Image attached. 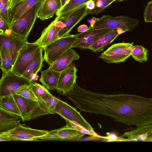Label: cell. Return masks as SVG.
Instances as JSON below:
<instances>
[{
	"label": "cell",
	"mask_w": 152,
	"mask_h": 152,
	"mask_svg": "<svg viewBox=\"0 0 152 152\" xmlns=\"http://www.w3.org/2000/svg\"><path fill=\"white\" fill-rule=\"evenodd\" d=\"M86 5L87 8L88 10H93L95 7V4L93 0H91L88 1L86 3Z\"/></svg>",
	"instance_id": "8d00e7d4"
},
{
	"label": "cell",
	"mask_w": 152,
	"mask_h": 152,
	"mask_svg": "<svg viewBox=\"0 0 152 152\" xmlns=\"http://www.w3.org/2000/svg\"><path fill=\"white\" fill-rule=\"evenodd\" d=\"M80 111L102 114L115 121L140 126L152 124V100L137 95L96 93L74 84L66 94Z\"/></svg>",
	"instance_id": "6da1fadb"
},
{
	"label": "cell",
	"mask_w": 152,
	"mask_h": 152,
	"mask_svg": "<svg viewBox=\"0 0 152 152\" xmlns=\"http://www.w3.org/2000/svg\"><path fill=\"white\" fill-rule=\"evenodd\" d=\"M41 48L34 42H28L19 51L12 71L15 74L22 76Z\"/></svg>",
	"instance_id": "52a82bcc"
},
{
	"label": "cell",
	"mask_w": 152,
	"mask_h": 152,
	"mask_svg": "<svg viewBox=\"0 0 152 152\" xmlns=\"http://www.w3.org/2000/svg\"><path fill=\"white\" fill-rule=\"evenodd\" d=\"M77 71L72 62L63 71L60 72L56 90L64 95L71 90L76 83Z\"/></svg>",
	"instance_id": "9a60e30c"
},
{
	"label": "cell",
	"mask_w": 152,
	"mask_h": 152,
	"mask_svg": "<svg viewBox=\"0 0 152 152\" xmlns=\"http://www.w3.org/2000/svg\"><path fill=\"white\" fill-rule=\"evenodd\" d=\"M143 18L145 22H152V0L148 1L145 7L143 14Z\"/></svg>",
	"instance_id": "d6a6232c"
},
{
	"label": "cell",
	"mask_w": 152,
	"mask_h": 152,
	"mask_svg": "<svg viewBox=\"0 0 152 152\" xmlns=\"http://www.w3.org/2000/svg\"><path fill=\"white\" fill-rule=\"evenodd\" d=\"M27 39L9 29L5 33L0 34V49L6 50L16 61L19 51L28 42Z\"/></svg>",
	"instance_id": "ba28073f"
},
{
	"label": "cell",
	"mask_w": 152,
	"mask_h": 152,
	"mask_svg": "<svg viewBox=\"0 0 152 152\" xmlns=\"http://www.w3.org/2000/svg\"><path fill=\"white\" fill-rule=\"evenodd\" d=\"M88 28L87 26L85 24H83L78 27L77 30L78 32H82L86 31Z\"/></svg>",
	"instance_id": "74e56055"
},
{
	"label": "cell",
	"mask_w": 152,
	"mask_h": 152,
	"mask_svg": "<svg viewBox=\"0 0 152 152\" xmlns=\"http://www.w3.org/2000/svg\"><path fill=\"white\" fill-rule=\"evenodd\" d=\"M43 1L37 2L25 12L11 25L10 29L15 34L27 38L37 18L38 12Z\"/></svg>",
	"instance_id": "3957f363"
},
{
	"label": "cell",
	"mask_w": 152,
	"mask_h": 152,
	"mask_svg": "<svg viewBox=\"0 0 152 152\" xmlns=\"http://www.w3.org/2000/svg\"><path fill=\"white\" fill-rule=\"evenodd\" d=\"M2 4V3L1 2V1H0V7H1V4Z\"/></svg>",
	"instance_id": "f6af8a7d"
},
{
	"label": "cell",
	"mask_w": 152,
	"mask_h": 152,
	"mask_svg": "<svg viewBox=\"0 0 152 152\" xmlns=\"http://www.w3.org/2000/svg\"><path fill=\"white\" fill-rule=\"evenodd\" d=\"M0 110L21 116L20 110L12 94L1 97Z\"/></svg>",
	"instance_id": "484cf974"
},
{
	"label": "cell",
	"mask_w": 152,
	"mask_h": 152,
	"mask_svg": "<svg viewBox=\"0 0 152 152\" xmlns=\"http://www.w3.org/2000/svg\"><path fill=\"white\" fill-rule=\"evenodd\" d=\"M1 97V96H0V98Z\"/></svg>",
	"instance_id": "bcb514c9"
},
{
	"label": "cell",
	"mask_w": 152,
	"mask_h": 152,
	"mask_svg": "<svg viewBox=\"0 0 152 152\" xmlns=\"http://www.w3.org/2000/svg\"></svg>",
	"instance_id": "7dc6e473"
},
{
	"label": "cell",
	"mask_w": 152,
	"mask_h": 152,
	"mask_svg": "<svg viewBox=\"0 0 152 152\" xmlns=\"http://www.w3.org/2000/svg\"><path fill=\"white\" fill-rule=\"evenodd\" d=\"M124 31L121 29H113L94 43L90 47L89 49L94 52H100L103 51Z\"/></svg>",
	"instance_id": "ac0fdd59"
},
{
	"label": "cell",
	"mask_w": 152,
	"mask_h": 152,
	"mask_svg": "<svg viewBox=\"0 0 152 152\" xmlns=\"http://www.w3.org/2000/svg\"><path fill=\"white\" fill-rule=\"evenodd\" d=\"M16 94L20 95L27 99L36 101V97L28 86L22 88L17 92Z\"/></svg>",
	"instance_id": "1f68e13d"
},
{
	"label": "cell",
	"mask_w": 152,
	"mask_h": 152,
	"mask_svg": "<svg viewBox=\"0 0 152 152\" xmlns=\"http://www.w3.org/2000/svg\"><path fill=\"white\" fill-rule=\"evenodd\" d=\"M13 95L20 110V117L23 122L31 120V116L34 108L35 101L19 95Z\"/></svg>",
	"instance_id": "d6986e66"
},
{
	"label": "cell",
	"mask_w": 152,
	"mask_h": 152,
	"mask_svg": "<svg viewBox=\"0 0 152 152\" xmlns=\"http://www.w3.org/2000/svg\"><path fill=\"white\" fill-rule=\"evenodd\" d=\"M64 26L57 17L42 32L40 37L34 42L43 49L59 38L58 34Z\"/></svg>",
	"instance_id": "4fadbf2b"
},
{
	"label": "cell",
	"mask_w": 152,
	"mask_h": 152,
	"mask_svg": "<svg viewBox=\"0 0 152 152\" xmlns=\"http://www.w3.org/2000/svg\"><path fill=\"white\" fill-rule=\"evenodd\" d=\"M0 69L2 71L3 70V68L2 65V59L1 55L0 54Z\"/></svg>",
	"instance_id": "7bdbcfd3"
},
{
	"label": "cell",
	"mask_w": 152,
	"mask_h": 152,
	"mask_svg": "<svg viewBox=\"0 0 152 152\" xmlns=\"http://www.w3.org/2000/svg\"><path fill=\"white\" fill-rule=\"evenodd\" d=\"M66 122H68L72 127L79 131V132L84 134L92 135L91 132L88 129L76 123V122L67 120H65Z\"/></svg>",
	"instance_id": "836d02e7"
},
{
	"label": "cell",
	"mask_w": 152,
	"mask_h": 152,
	"mask_svg": "<svg viewBox=\"0 0 152 152\" xmlns=\"http://www.w3.org/2000/svg\"><path fill=\"white\" fill-rule=\"evenodd\" d=\"M76 39L75 34L59 38L44 48V60L50 66L72 46Z\"/></svg>",
	"instance_id": "5b68a950"
},
{
	"label": "cell",
	"mask_w": 152,
	"mask_h": 152,
	"mask_svg": "<svg viewBox=\"0 0 152 152\" xmlns=\"http://www.w3.org/2000/svg\"><path fill=\"white\" fill-rule=\"evenodd\" d=\"M125 0H117V1H118L120 2H121L122 1H125Z\"/></svg>",
	"instance_id": "ee69618b"
},
{
	"label": "cell",
	"mask_w": 152,
	"mask_h": 152,
	"mask_svg": "<svg viewBox=\"0 0 152 152\" xmlns=\"http://www.w3.org/2000/svg\"><path fill=\"white\" fill-rule=\"evenodd\" d=\"M10 10L8 5L2 4L0 7V16L9 27L10 26Z\"/></svg>",
	"instance_id": "4dcf8cb0"
},
{
	"label": "cell",
	"mask_w": 152,
	"mask_h": 152,
	"mask_svg": "<svg viewBox=\"0 0 152 152\" xmlns=\"http://www.w3.org/2000/svg\"><path fill=\"white\" fill-rule=\"evenodd\" d=\"M47 133V130L33 129L20 123L11 131L2 135L9 137L11 141H27L36 140Z\"/></svg>",
	"instance_id": "7c38bea8"
},
{
	"label": "cell",
	"mask_w": 152,
	"mask_h": 152,
	"mask_svg": "<svg viewBox=\"0 0 152 152\" xmlns=\"http://www.w3.org/2000/svg\"><path fill=\"white\" fill-rule=\"evenodd\" d=\"M104 138L106 139L108 141H116L119 140V138H118L117 135L113 133H111L106 137H104Z\"/></svg>",
	"instance_id": "d590c367"
},
{
	"label": "cell",
	"mask_w": 152,
	"mask_h": 152,
	"mask_svg": "<svg viewBox=\"0 0 152 152\" xmlns=\"http://www.w3.org/2000/svg\"><path fill=\"white\" fill-rule=\"evenodd\" d=\"M69 0H60L61 3V8H62L67 3ZM60 8V9H61Z\"/></svg>",
	"instance_id": "60d3db41"
},
{
	"label": "cell",
	"mask_w": 152,
	"mask_h": 152,
	"mask_svg": "<svg viewBox=\"0 0 152 152\" xmlns=\"http://www.w3.org/2000/svg\"><path fill=\"white\" fill-rule=\"evenodd\" d=\"M131 55L136 61L142 62L148 61V50L141 45H132L130 48Z\"/></svg>",
	"instance_id": "4316f807"
},
{
	"label": "cell",
	"mask_w": 152,
	"mask_h": 152,
	"mask_svg": "<svg viewBox=\"0 0 152 152\" xmlns=\"http://www.w3.org/2000/svg\"><path fill=\"white\" fill-rule=\"evenodd\" d=\"M11 140L8 137H5L2 135H0V141H10Z\"/></svg>",
	"instance_id": "ab89813d"
},
{
	"label": "cell",
	"mask_w": 152,
	"mask_h": 152,
	"mask_svg": "<svg viewBox=\"0 0 152 152\" xmlns=\"http://www.w3.org/2000/svg\"><path fill=\"white\" fill-rule=\"evenodd\" d=\"M80 56L75 50L70 48L64 52L49 68L61 72L66 69L75 60L79 59Z\"/></svg>",
	"instance_id": "e0dca14e"
},
{
	"label": "cell",
	"mask_w": 152,
	"mask_h": 152,
	"mask_svg": "<svg viewBox=\"0 0 152 152\" xmlns=\"http://www.w3.org/2000/svg\"><path fill=\"white\" fill-rule=\"evenodd\" d=\"M3 68L2 72H8L12 70L15 60L13 59L7 51L4 49H0Z\"/></svg>",
	"instance_id": "f1b7e54d"
},
{
	"label": "cell",
	"mask_w": 152,
	"mask_h": 152,
	"mask_svg": "<svg viewBox=\"0 0 152 152\" xmlns=\"http://www.w3.org/2000/svg\"><path fill=\"white\" fill-rule=\"evenodd\" d=\"M9 29V26L0 16V34L5 33Z\"/></svg>",
	"instance_id": "e575fe53"
},
{
	"label": "cell",
	"mask_w": 152,
	"mask_h": 152,
	"mask_svg": "<svg viewBox=\"0 0 152 152\" xmlns=\"http://www.w3.org/2000/svg\"><path fill=\"white\" fill-rule=\"evenodd\" d=\"M22 0H11L10 6V9H11L15 5Z\"/></svg>",
	"instance_id": "f35d334b"
},
{
	"label": "cell",
	"mask_w": 152,
	"mask_h": 152,
	"mask_svg": "<svg viewBox=\"0 0 152 152\" xmlns=\"http://www.w3.org/2000/svg\"><path fill=\"white\" fill-rule=\"evenodd\" d=\"M113 29L106 28H95L90 26L86 31L75 34L76 39L72 48L89 49L94 43Z\"/></svg>",
	"instance_id": "30bf717a"
},
{
	"label": "cell",
	"mask_w": 152,
	"mask_h": 152,
	"mask_svg": "<svg viewBox=\"0 0 152 152\" xmlns=\"http://www.w3.org/2000/svg\"><path fill=\"white\" fill-rule=\"evenodd\" d=\"M139 23L138 19L128 16L122 15L113 17L104 15L97 18L94 25L91 26L95 28L119 29L125 32H131L138 26Z\"/></svg>",
	"instance_id": "7a4b0ae2"
},
{
	"label": "cell",
	"mask_w": 152,
	"mask_h": 152,
	"mask_svg": "<svg viewBox=\"0 0 152 152\" xmlns=\"http://www.w3.org/2000/svg\"><path fill=\"white\" fill-rule=\"evenodd\" d=\"M0 79V96L15 94L22 88L28 86L31 82L12 71L2 72Z\"/></svg>",
	"instance_id": "277c9868"
},
{
	"label": "cell",
	"mask_w": 152,
	"mask_h": 152,
	"mask_svg": "<svg viewBox=\"0 0 152 152\" xmlns=\"http://www.w3.org/2000/svg\"><path fill=\"white\" fill-rule=\"evenodd\" d=\"M28 87L32 91L36 98L49 92L48 90L43 86L34 81L31 83Z\"/></svg>",
	"instance_id": "f546056e"
},
{
	"label": "cell",
	"mask_w": 152,
	"mask_h": 152,
	"mask_svg": "<svg viewBox=\"0 0 152 152\" xmlns=\"http://www.w3.org/2000/svg\"><path fill=\"white\" fill-rule=\"evenodd\" d=\"M60 74V72L48 68L41 71L39 81L48 90H56Z\"/></svg>",
	"instance_id": "603a6c76"
},
{
	"label": "cell",
	"mask_w": 152,
	"mask_h": 152,
	"mask_svg": "<svg viewBox=\"0 0 152 152\" xmlns=\"http://www.w3.org/2000/svg\"><path fill=\"white\" fill-rule=\"evenodd\" d=\"M43 50L41 48L39 51L31 60L21 76L29 80L30 82L32 77L34 75L37 74L44 66L43 62L44 60L42 54Z\"/></svg>",
	"instance_id": "7402d4cb"
},
{
	"label": "cell",
	"mask_w": 152,
	"mask_h": 152,
	"mask_svg": "<svg viewBox=\"0 0 152 152\" xmlns=\"http://www.w3.org/2000/svg\"><path fill=\"white\" fill-rule=\"evenodd\" d=\"M95 4L94 8L88 11V14L96 15L102 12L112 3L117 0H93Z\"/></svg>",
	"instance_id": "83f0119b"
},
{
	"label": "cell",
	"mask_w": 152,
	"mask_h": 152,
	"mask_svg": "<svg viewBox=\"0 0 152 152\" xmlns=\"http://www.w3.org/2000/svg\"><path fill=\"white\" fill-rule=\"evenodd\" d=\"M58 98L50 92L36 98L34 108L31 116V120L45 115L56 113L54 110Z\"/></svg>",
	"instance_id": "8fae6325"
},
{
	"label": "cell",
	"mask_w": 152,
	"mask_h": 152,
	"mask_svg": "<svg viewBox=\"0 0 152 152\" xmlns=\"http://www.w3.org/2000/svg\"><path fill=\"white\" fill-rule=\"evenodd\" d=\"M85 134L67 124L66 125L59 129L47 131L46 134L37 138L36 140H80Z\"/></svg>",
	"instance_id": "5bb4252c"
},
{
	"label": "cell",
	"mask_w": 152,
	"mask_h": 152,
	"mask_svg": "<svg viewBox=\"0 0 152 152\" xmlns=\"http://www.w3.org/2000/svg\"><path fill=\"white\" fill-rule=\"evenodd\" d=\"M91 0H69L56 13L58 19L68 17L71 13L86 5Z\"/></svg>",
	"instance_id": "d4e9b609"
},
{
	"label": "cell",
	"mask_w": 152,
	"mask_h": 152,
	"mask_svg": "<svg viewBox=\"0 0 152 152\" xmlns=\"http://www.w3.org/2000/svg\"><path fill=\"white\" fill-rule=\"evenodd\" d=\"M54 111L65 120L74 121L89 130L92 135L97 136L89 124L78 112L76 108L58 98Z\"/></svg>",
	"instance_id": "9c48e42d"
},
{
	"label": "cell",
	"mask_w": 152,
	"mask_h": 152,
	"mask_svg": "<svg viewBox=\"0 0 152 152\" xmlns=\"http://www.w3.org/2000/svg\"><path fill=\"white\" fill-rule=\"evenodd\" d=\"M21 120L19 116L0 110V135L11 131Z\"/></svg>",
	"instance_id": "44dd1931"
},
{
	"label": "cell",
	"mask_w": 152,
	"mask_h": 152,
	"mask_svg": "<svg viewBox=\"0 0 152 152\" xmlns=\"http://www.w3.org/2000/svg\"><path fill=\"white\" fill-rule=\"evenodd\" d=\"M61 8L60 0H43L38 11L37 17L42 20L52 17Z\"/></svg>",
	"instance_id": "ffe728a7"
},
{
	"label": "cell",
	"mask_w": 152,
	"mask_h": 152,
	"mask_svg": "<svg viewBox=\"0 0 152 152\" xmlns=\"http://www.w3.org/2000/svg\"><path fill=\"white\" fill-rule=\"evenodd\" d=\"M133 43L119 42L112 45L102 53L98 58L108 63H120L125 61L131 56Z\"/></svg>",
	"instance_id": "8992f818"
},
{
	"label": "cell",
	"mask_w": 152,
	"mask_h": 152,
	"mask_svg": "<svg viewBox=\"0 0 152 152\" xmlns=\"http://www.w3.org/2000/svg\"><path fill=\"white\" fill-rule=\"evenodd\" d=\"M43 0H23L10 10L11 25L18 20L27 10L37 2Z\"/></svg>",
	"instance_id": "cb8c5ba5"
},
{
	"label": "cell",
	"mask_w": 152,
	"mask_h": 152,
	"mask_svg": "<svg viewBox=\"0 0 152 152\" xmlns=\"http://www.w3.org/2000/svg\"><path fill=\"white\" fill-rule=\"evenodd\" d=\"M0 1L2 4L9 3L10 5L11 0H0Z\"/></svg>",
	"instance_id": "b9f144b4"
},
{
	"label": "cell",
	"mask_w": 152,
	"mask_h": 152,
	"mask_svg": "<svg viewBox=\"0 0 152 152\" xmlns=\"http://www.w3.org/2000/svg\"><path fill=\"white\" fill-rule=\"evenodd\" d=\"M88 11L85 5L68 17L64 18H58V20L61 21L64 24V27L59 32V38L69 35L72 28L88 14Z\"/></svg>",
	"instance_id": "2e32d148"
}]
</instances>
